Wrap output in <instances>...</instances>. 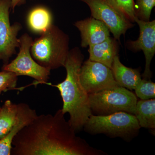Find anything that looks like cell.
<instances>
[{
  "label": "cell",
  "instance_id": "6da1fadb",
  "mask_svg": "<svg viewBox=\"0 0 155 155\" xmlns=\"http://www.w3.org/2000/svg\"><path fill=\"white\" fill-rule=\"evenodd\" d=\"M61 109L38 115L13 140L11 155H106L77 136Z\"/></svg>",
  "mask_w": 155,
  "mask_h": 155
},
{
  "label": "cell",
  "instance_id": "7a4b0ae2",
  "mask_svg": "<svg viewBox=\"0 0 155 155\" xmlns=\"http://www.w3.org/2000/svg\"><path fill=\"white\" fill-rule=\"evenodd\" d=\"M84 56L80 49L75 47L70 50L64 67L67 75L64 81L50 85L58 89L63 102L61 109L64 114L68 113V122L76 132L83 129L84 126L92 114L88 94L80 80L81 67Z\"/></svg>",
  "mask_w": 155,
  "mask_h": 155
},
{
  "label": "cell",
  "instance_id": "3957f363",
  "mask_svg": "<svg viewBox=\"0 0 155 155\" xmlns=\"http://www.w3.org/2000/svg\"><path fill=\"white\" fill-rule=\"evenodd\" d=\"M69 42L67 34L52 24L33 41L31 54L37 63L50 70L64 67L70 51Z\"/></svg>",
  "mask_w": 155,
  "mask_h": 155
},
{
  "label": "cell",
  "instance_id": "277c9868",
  "mask_svg": "<svg viewBox=\"0 0 155 155\" xmlns=\"http://www.w3.org/2000/svg\"><path fill=\"white\" fill-rule=\"evenodd\" d=\"M140 128L135 115L120 112L106 116L91 114L83 129L91 135L104 134L130 142L138 135Z\"/></svg>",
  "mask_w": 155,
  "mask_h": 155
},
{
  "label": "cell",
  "instance_id": "5b68a950",
  "mask_svg": "<svg viewBox=\"0 0 155 155\" xmlns=\"http://www.w3.org/2000/svg\"><path fill=\"white\" fill-rule=\"evenodd\" d=\"M92 114L106 116L123 112L134 115L137 100L129 90L118 86L111 89L88 94Z\"/></svg>",
  "mask_w": 155,
  "mask_h": 155
},
{
  "label": "cell",
  "instance_id": "8992f818",
  "mask_svg": "<svg viewBox=\"0 0 155 155\" xmlns=\"http://www.w3.org/2000/svg\"><path fill=\"white\" fill-rule=\"evenodd\" d=\"M19 39V52L11 63L3 65L2 70L14 72L18 76L24 75L32 78L36 81V84L50 85L51 83L48 81L51 70L37 63L31 54L33 39L27 33L22 35Z\"/></svg>",
  "mask_w": 155,
  "mask_h": 155
},
{
  "label": "cell",
  "instance_id": "52a82bcc",
  "mask_svg": "<svg viewBox=\"0 0 155 155\" xmlns=\"http://www.w3.org/2000/svg\"><path fill=\"white\" fill-rule=\"evenodd\" d=\"M80 80L81 85L88 94L119 86L110 68L89 59L83 62L81 67Z\"/></svg>",
  "mask_w": 155,
  "mask_h": 155
},
{
  "label": "cell",
  "instance_id": "ba28073f",
  "mask_svg": "<svg viewBox=\"0 0 155 155\" xmlns=\"http://www.w3.org/2000/svg\"><path fill=\"white\" fill-rule=\"evenodd\" d=\"M90 9L91 17L104 22L113 34L114 38L120 41L122 35H125L134 24L105 0H80Z\"/></svg>",
  "mask_w": 155,
  "mask_h": 155
},
{
  "label": "cell",
  "instance_id": "9c48e42d",
  "mask_svg": "<svg viewBox=\"0 0 155 155\" xmlns=\"http://www.w3.org/2000/svg\"><path fill=\"white\" fill-rule=\"evenodd\" d=\"M11 0H0V61L4 65L8 64L10 58L19 47L18 34L22 29L18 22L11 25L10 21Z\"/></svg>",
  "mask_w": 155,
  "mask_h": 155
},
{
  "label": "cell",
  "instance_id": "30bf717a",
  "mask_svg": "<svg viewBox=\"0 0 155 155\" xmlns=\"http://www.w3.org/2000/svg\"><path fill=\"white\" fill-rule=\"evenodd\" d=\"M135 22L139 27V36L136 40L127 41L126 46L128 50L134 52L143 51L146 64L143 77L150 79L152 76L150 64L155 54V20L147 22L135 18Z\"/></svg>",
  "mask_w": 155,
  "mask_h": 155
},
{
  "label": "cell",
  "instance_id": "8fae6325",
  "mask_svg": "<svg viewBox=\"0 0 155 155\" xmlns=\"http://www.w3.org/2000/svg\"><path fill=\"white\" fill-rule=\"evenodd\" d=\"M74 25L80 31L82 48L102 42L110 37V31L107 25L91 17L76 21Z\"/></svg>",
  "mask_w": 155,
  "mask_h": 155
},
{
  "label": "cell",
  "instance_id": "7c38bea8",
  "mask_svg": "<svg viewBox=\"0 0 155 155\" xmlns=\"http://www.w3.org/2000/svg\"><path fill=\"white\" fill-rule=\"evenodd\" d=\"M18 118L9 133L0 139V155H11L13 140L23 127L28 125L37 116L36 111L24 103L18 104Z\"/></svg>",
  "mask_w": 155,
  "mask_h": 155
},
{
  "label": "cell",
  "instance_id": "4fadbf2b",
  "mask_svg": "<svg viewBox=\"0 0 155 155\" xmlns=\"http://www.w3.org/2000/svg\"><path fill=\"white\" fill-rule=\"evenodd\" d=\"M88 51L89 60L99 62L111 69L114 58L119 54V43L110 36L102 42L89 46Z\"/></svg>",
  "mask_w": 155,
  "mask_h": 155
},
{
  "label": "cell",
  "instance_id": "5bb4252c",
  "mask_svg": "<svg viewBox=\"0 0 155 155\" xmlns=\"http://www.w3.org/2000/svg\"><path fill=\"white\" fill-rule=\"evenodd\" d=\"M111 69L118 86L130 91L134 90L142 79L139 70L123 65L118 55L114 58Z\"/></svg>",
  "mask_w": 155,
  "mask_h": 155
},
{
  "label": "cell",
  "instance_id": "9a60e30c",
  "mask_svg": "<svg viewBox=\"0 0 155 155\" xmlns=\"http://www.w3.org/2000/svg\"><path fill=\"white\" fill-rule=\"evenodd\" d=\"M52 16L48 9L43 7H38L31 10L28 14L27 22L31 31L41 34L52 25Z\"/></svg>",
  "mask_w": 155,
  "mask_h": 155
},
{
  "label": "cell",
  "instance_id": "2e32d148",
  "mask_svg": "<svg viewBox=\"0 0 155 155\" xmlns=\"http://www.w3.org/2000/svg\"><path fill=\"white\" fill-rule=\"evenodd\" d=\"M134 115L140 127L155 130V99L140 100L137 101Z\"/></svg>",
  "mask_w": 155,
  "mask_h": 155
},
{
  "label": "cell",
  "instance_id": "e0dca14e",
  "mask_svg": "<svg viewBox=\"0 0 155 155\" xmlns=\"http://www.w3.org/2000/svg\"><path fill=\"white\" fill-rule=\"evenodd\" d=\"M18 104L8 100L0 110V139L9 133L18 118Z\"/></svg>",
  "mask_w": 155,
  "mask_h": 155
},
{
  "label": "cell",
  "instance_id": "ac0fdd59",
  "mask_svg": "<svg viewBox=\"0 0 155 155\" xmlns=\"http://www.w3.org/2000/svg\"><path fill=\"white\" fill-rule=\"evenodd\" d=\"M132 23L135 22L134 0H105Z\"/></svg>",
  "mask_w": 155,
  "mask_h": 155
},
{
  "label": "cell",
  "instance_id": "d6986e66",
  "mask_svg": "<svg viewBox=\"0 0 155 155\" xmlns=\"http://www.w3.org/2000/svg\"><path fill=\"white\" fill-rule=\"evenodd\" d=\"M155 6V0H135L134 12L136 18L144 21H149L151 13Z\"/></svg>",
  "mask_w": 155,
  "mask_h": 155
},
{
  "label": "cell",
  "instance_id": "ffe728a7",
  "mask_svg": "<svg viewBox=\"0 0 155 155\" xmlns=\"http://www.w3.org/2000/svg\"><path fill=\"white\" fill-rule=\"evenodd\" d=\"M134 91L137 96L141 100L155 98V83L150 79H142Z\"/></svg>",
  "mask_w": 155,
  "mask_h": 155
},
{
  "label": "cell",
  "instance_id": "44dd1931",
  "mask_svg": "<svg viewBox=\"0 0 155 155\" xmlns=\"http://www.w3.org/2000/svg\"><path fill=\"white\" fill-rule=\"evenodd\" d=\"M18 76L14 72L2 70L0 72V95L2 92L13 89L17 85Z\"/></svg>",
  "mask_w": 155,
  "mask_h": 155
},
{
  "label": "cell",
  "instance_id": "7402d4cb",
  "mask_svg": "<svg viewBox=\"0 0 155 155\" xmlns=\"http://www.w3.org/2000/svg\"><path fill=\"white\" fill-rule=\"evenodd\" d=\"M24 2V0H11V10H12L14 12L15 8L22 4Z\"/></svg>",
  "mask_w": 155,
  "mask_h": 155
},
{
  "label": "cell",
  "instance_id": "603a6c76",
  "mask_svg": "<svg viewBox=\"0 0 155 155\" xmlns=\"http://www.w3.org/2000/svg\"><path fill=\"white\" fill-rule=\"evenodd\" d=\"M1 107L0 106V110H1Z\"/></svg>",
  "mask_w": 155,
  "mask_h": 155
}]
</instances>
